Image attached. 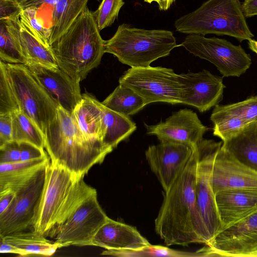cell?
Segmentation results:
<instances>
[{"instance_id":"6da1fadb","label":"cell","mask_w":257,"mask_h":257,"mask_svg":"<svg viewBox=\"0 0 257 257\" xmlns=\"http://www.w3.org/2000/svg\"><path fill=\"white\" fill-rule=\"evenodd\" d=\"M198 161L196 146L184 170L165 192L155 226L156 233L167 245H206L211 240L196 196Z\"/></svg>"},{"instance_id":"7a4b0ae2","label":"cell","mask_w":257,"mask_h":257,"mask_svg":"<svg viewBox=\"0 0 257 257\" xmlns=\"http://www.w3.org/2000/svg\"><path fill=\"white\" fill-rule=\"evenodd\" d=\"M44 137L51 162L79 177L84 178L92 166L101 164L110 153L101 141L86 138L72 114L60 106Z\"/></svg>"},{"instance_id":"3957f363","label":"cell","mask_w":257,"mask_h":257,"mask_svg":"<svg viewBox=\"0 0 257 257\" xmlns=\"http://www.w3.org/2000/svg\"><path fill=\"white\" fill-rule=\"evenodd\" d=\"M104 43L93 12L86 6L51 49L58 67L80 82L100 64Z\"/></svg>"},{"instance_id":"277c9868","label":"cell","mask_w":257,"mask_h":257,"mask_svg":"<svg viewBox=\"0 0 257 257\" xmlns=\"http://www.w3.org/2000/svg\"><path fill=\"white\" fill-rule=\"evenodd\" d=\"M178 46L170 31L137 28L123 23L110 39L105 41L104 50L122 64L141 67L169 55Z\"/></svg>"},{"instance_id":"5b68a950","label":"cell","mask_w":257,"mask_h":257,"mask_svg":"<svg viewBox=\"0 0 257 257\" xmlns=\"http://www.w3.org/2000/svg\"><path fill=\"white\" fill-rule=\"evenodd\" d=\"M174 26L177 31L183 34L227 35L239 42L254 37L239 0H208L177 19Z\"/></svg>"},{"instance_id":"8992f818","label":"cell","mask_w":257,"mask_h":257,"mask_svg":"<svg viewBox=\"0 0 257 257\" xmlns=\"http://www.w3.org/2000/svg\"><path fill=\"white\" fill-rule=\"evenodd\" d=\"M9 82L19 109L44 135L55 117L58 105L25 64L6 63Z\"/></svg>"},{"instance_id":"52a82bcc","label":"cell","mask_w":257,"mask_h":257,"mask_svg":"<svg viewBox=\"0 0 257 257\" xmlns=\"http://www.w3.org/2000/svg\"><path fill=\"white\" fill-rule=\"evenodd\" d=\"M141 97L146 105L157 102L181 103L183 85L180 75L161 66L131 67L119 79Z\"/></svg>"},{"instance_id":"ba28073f","label":"cell","mask_w":257,"mask_h":257,"mask_svg":"<svg viewBox=\"0 0 257 257\" xmlns=\"http://www.w3.org/2000/svg\"><path fill=\"white\" fill-rule=\"evenodd\" d=\"M49 163L15 190L11 204L0 214V236L34 230Z\"/></svg>"},{"instance_id":"9c48e42d","label":"cell","mask_w":257,"mask_h":257,"mask_svg":"<svg viewBox=\"0 0 257 257\" xmlns=\"http://www.w3.org/2000/svg\"><path fill=\"white\" fill-rule=\"evenodd\" d=\"M178 46L214 64L223 77H239L251 64L250 56L242 47L223 39L189 34Z\"/></svg>"},{"instance_id":"30bf717a","label":"cell","mask_w":257,"mask_h":257,"mask_svg":"<svg viewBox=\"0 0 257 257\" xmlns=\"http://www.w3.org/2000/svg\"><path fill=\"white\" fill-rule=\"evenodd\" d=\"M79 177L67 169L49 163L46 183L34 230L49 236L72 194Z\"/></svg>"},{"instance_id":"8fae6325","label":"cell","mask_w":257,"mask_h":257,"mask_svg":"<svg viewBox=\"0 0 257 257\" xmlns=\"http://www.w3.org/2000/svg\"><path fill=\"white\" fill-rule=\"evenodd\" d=\"M108 218L99 204L96 192L84 199L50 237L65 246L92 245L95 235Z\"/></svg>"},{"instance_id":"7c38bea8","label":"cell","mask_w":257,"mask_h":257,"mask_svg":"<svg viewBox=\"0 0 257 257\" xmlns=\"http://www.w3.org/2000/svg\"><path fill=\"white\" fill-rule=\"evenodd\" d=\"M222 144L221 142L203 139L197 145L198 161L195 179L196 196L211 240L221 228L212 188V173L215 155Z\"/></svg>"},{"instance_id":"4fadbf2b","label":"cell","mask_w":257,"mask_h":257,"mask_svg":"<svg viewBox=\"0 0 257 257\" xmlns=\"http://www.w3.org/2000/svg\"><path fill=\"white\" fill-rule=\"evenodd\" d=\"M212 256L257 257V209L206 244Z\"/></svg>"},{"instance_id":"5bb4252c","label":"cell","mask_w":257,"mask_h":257,"mask_svg":"<svg viewBox=\"0 0 257 257\" xmlns=\"http://www.w3.org/2000/svg\"><path fill=\"white\" fill-rule=\"evenodd\" d=\"M194 148L182 143L161 141L152 145L145 156L152 171L167 191L189 161Z\"/></svg>"},{"instance_id":"9a60e30c","label":"cell","mask_w":257,"mask_h":257,"mask_svg":"<svg viewBox=\"0 0 257 257\" xmlns=\"http://www.w3.org/2000/svg\"><path fill=\"white\" fill-rule=\"evenodd\" d=\"M144 124L147 134L156 136L160 142L182 143L193 148L203 139L208 130L197 113L188 108L173 112L164 121L154 125Z\"/></svg>"},{"instance_id":"2e32d148","label":"cell","mask_w":257,"mask_h":257,"mask_svg":"<svg viewBox=\"0 0 257 257\" xmlns=\"http://www.w3.org/2000/svg\"><path fill=\"white\" fill-rule=\"evenodd\" d=\"M183 90L181 103L196 107L200 112L208 110L222 99V77L203 69L197 73L180 74Z\"/></svg>"},{"instance_id":"e0dca14e","label":"cell","mask_w":257,"mask_h":257,"mask_svg":"<svg viewBox=\"0 0 257 257\" xmlns=\"http://www.w3.org/2000/svg\"><path fill=\"white\" fill-rule=\"evenodd\" d=\"M31 73L59 106L70 114L82 99L79 82L59 67L40 64L27 65Z\"/></svg>"},{"instance_id":"ac0fdd59","label":"cell","mask_w":257,"mask_h":257,"mask_svg":"<svg viewBox=\"0 0 257 257\" xmlns=\"http://www.w3.org/2000/svg\"><path fill=\"white\" fill-rule=\"evenodd\" d=\"M212 184L214 194L227 189H257V171L240 162L221 146L214 160Z\"/></svg>"},{"instance_id":"d6986e66","label":"cell","mask_w":257,"mask_h":257,"mask_svg":"<svg viewBox=\"0 0 257 257\" xmlns=\"http://www.w3.org/2000/svg\"><path fill=\"white\" fill-rule=\"evenodd\" d=\"M215 200L222 230L257 209V189L222 190L215 194Z\"/></svg>"},{"instance_id":"ffe728a7","label":"cell","mask_w":257,"mask_h":257,"mask_svg":"<svg viewBox=\"0 0 257 257\" xmlns=\"http://www.w3.org/2000/svg\"><path fill=\"white\" fill-rule=\"evenodd\" d=\"M136 227L110 218L99 228L92 245L106 249H138L150 245Z\"/></svg>"},{"instance_id":"44dd1931","label":"cell","mask_w":257,"mask_h":257,"mask_svg":"<svg viewBox=\"0 0 257 257\" xmlns=\"http://www.w3.org/2000/svg\"><path fill=\"white\" fill-rule=\"evenodd\" d=\"M2 21L5 22L8 30L20 44L27 60V65L35 64L58 67L51 47L43 44L30 32L20 20V15Z\"/></svg>"},{"instance_id":"7402d4cb","label":"cell","mask_w":257,"mask_h":257,"mask_svg":"<svg viewBox=\"0 0 257 257\" xmlns=\"http://www.w3.org/2000/svg\"><path fill=\"white\" fill-rule=\"evenodd\" d=\"M72 115L86 138L101 142L103 116L101 102L89 93L82 94V99L75 108Z\"/></svg>"},{"instance_id":"603a6c76","label":"cell","mask_w":257,"mask_h":257,"mask_svg":"<svg viewBox=\"0 0 257 257\" xmlns=\"http://www.w3.org/2000/svg\"><path fill=\"white\" fill-rule=\"evenodd\" d=\"M222 147L240 162L257 171V121L250 123L223 142Z\"/></svg>"},{"instance_id":"cb8c5ba5","label":"cell","mask_w":257,"mask_h":257,"mask_svg":"<svg viewBox=\"0 0 257 257\" xmlns=\"http://www.w3.org/2000/svg\"><path fill=\"white\" fill-rule=\"evenodd\" d=\"M0 239L20 249L23 256H51L58 248L65 247L62 243L47 239L34 230L0 236Z\"/></svg>"},{"instance_id":"d4e9b609","label":"cell","mask_w":257,"mask_h":257,"mask_svg":"<svg viewBox=\"0 0 257 257\" xmlns=\"http://www.w3.org/2000/svg\"><path fill=\"white\" fill-rule=\"evenodd\" d=\"M103 116L102 125V143L110 152L122 141L127 138L137 128L130 117L113 111L102 103Z\"/></svg>"},{"instance_id":"484cf974","label":"cell","mask_w":257,"mask_h":257,"mask_svg":"<svg viewBox=\"0 0 257 257\" xmlns=\"http://www.w3.org/2000/svg\"><path fill=\"white\" fill-rule=\"evenodd\" d=\"M48 156L27 161L0 164V192L15 191L50 162Z\"/></svg>"},{"instance_id":"4316f807","label":"cell","mask_w":257,"mask_h":257,"mask_svg":"<svg viewBox=\"0 0 257 257\" xmlns=\"http://www.w3.org/2000/svg\"><path fill=\"white\" fill-rule=\"evenodd\" d=\"M88 0H58L53 8L49 29V44L56 41L87 6Z\"/></svg>"},{"instance_id":"83f0119b","label":"cell","mask_w":257,"mask_h":257,"mask_svg":"<svg viewBox=\"0 0 257 257\" xmlns=\"http://www.w3.org/2000/svg\"><path fill=\"white\" fill-rule=\"evenodd\" d=\"M101 103L109 109L128 117L146 105L143 98L132 89L120 84Z\"/></svg>"},{"instance_id":"f1b7e54d","label":"cell","mask_w":257,"mask_h":257,"mask_svg":"<svg viewBox=\"0 0 257 257\" xmlns=\"http://www.w3.org/2000/svg\"><path fill=\"white\" fill-rule=\"evenodd\" d=\"M11 113L12 140L28 142L44 149V135L35 123L20 109Z\"/></svg>"},{"instance_id":"f546056e","label":"cell","mask_w":257,"mask_h":257,"mask_svg":"<svg viewBox=\"0 0 257 257\" xmlns=\"http://www.w3.org/2000/svg\"><path fill=\"white\" fill-rule=\"evenodd\" d=\"M210 120L213 124V134L224 142L236 134L247 125V121L233 114L214 108Z\"/></svg>"},{"instance_id":"4dcf8cb0","label":"cell","mask_w":257,"mask_h":257,"mask_svg":"<svg viewBox=\"0 0 257 257\" xmlns=\"http://www.w3.org/2000/svg\"><path fill=\"white\" fill-rule=\"evenodd\" d=\"M101 254L119 257L203 256L202 254L198 250L195 252L181 251L161 245H153L151 244L138 249L114 250L105 249L101 252Z\"/></svg>"},{"instance_id":"1f68e13d","label":"cell","mask_w":257,"mask_h":257,"mask_svg":"<svg viewBox=\"0 0 257 257\" xmlns=\"http://www.w3.org/2000/svg\"><path fill=\"white\" fill-rule=\"evenodd\" d=\"M0 58L6 63L28 64L20 44L2 20H0Z\"/></svg>"},{"instance_id":"d6a6232c","label":"cell","mask_w":257,"mask_h":257,"mask_svg":"<svg viewBox=\"0 0 257 257\" xmlns=\"http://www.w3.org/2000/svg\"><path fill=\"white\" fill-rule=\"evenodd\" d=\"M217 109L233 114L249 123L257 121V95L227 105H217Z\"/></svg>"},{"instance_id":"836d02e7","label":"cell","mask_w":257,"mask_h":257,"mask_svg":"<svg viewBox=\"0 0 257 257\" xmlns=\"http://www.w3.org/2000/svg\"><path fill=\"white\" fill-rule=\"evenodd\" d=\"M124 4L123 0H102L98 9L93 12L100 31L113 24Z\"/></svg>"},{"instance_id":"e575fe53","label":"cell","mask_w":257,"mask_h":257,"mask_svg":"<svg viewBox=\"0 0 257 257\" xmlns=\"http://www.w3.org/2000/svg\"><path fill=\"white\" fill-rule=\"evenodd\" d=\"M19 107L11 88L6 63L0 61V114L12 113Z\"/></svg>"},{"instance_id":"d590c367","label":"cell","mask_w":257,"mask_h":257,"mask_svg":"<svg viewBox=\"0 0 257 257\" xmlns=\"http://www.w3.org/2000/svg\"><path fill=\"white\" fill-rule=\"evenodd\" d=\"M37 12L30 8L22 10L20 15V19L40 42L46 46L51 47L49 44V33L42 22L37 18Z\"/></svg>"},{"instance_id":"8d00e7d4","label":"cell","mask_w":257,"mask_h":257,"mask_svg":"<svg viewBox=\"0 0 257 257\" xmlns=\"http://www.w3.org/2000/svg\"><path fill=\"white\" fill-rule=\"evenodd\" d=\"M21 161V149L19 142L12 140L0 146V164Z\"/></svg>"},{"instance_id":"74e56055","label":"cell","mask_w":257,"mask_h":257,"mask_svg":"<svg viewBox=\"0 0 257 257\" xmlns=\"http://www.w3.org/2000/svg\"><path fill=\"white\" fill-rule=\"evenodd\" d=\"M21 149V161H27L48 156L44 149L31 143L19 142Z\"/></svg>"},{"instance_id":"f35d334b","label":"cell","mask_w":257,"mask_h":257,"mask_svg":"<svg viewBox=\"0 0 257 257\" xmlns=\"http://www.w3.org/2000/svg\"><path fill=\"white\" fill-rule=\"evenodd\" d=\"M12 140L11 113L0 114V146Z\"/></svg>"},{"instance_id":"ab89813d","label":"cell","mask_w":257,"mask_h":257,"mask_svg":"<svg viewBox=\"0 0 257 257\" xmlns=\"http://www.w3.org/2000/svg\"><path fill=\"white\" fill-rule=\"evenodd\" d=\"M22 9L19 3L11 0H0V20L20 15Z\"/></svg>"},{"instance_id":"60d3db41","label":"cell","mask_w":257,"mask_h":257,"mask_svg":"<svg viewBox=\"0 0 257 257\" xmlns=\"http://www.w3.org/2000/svg\"><path fill=\"white\" fill-rule=\"evenodd\" d=\"M57 1L58 0H23L19 4L22 10L30 8L38 11L44 5H49L53 8Z\"/></svg>"},{"instance_id":"b9f144b4","label":"cell","mask_w":257,"mask_h":257,"mask_svg":"<svg viewBox=\"0 0 257 257\" xmlns=\"http://www.w3.org/2000/svg\"><path fill=\"white\" fill-rule=\"evenodd\" d=\"M15 194V191L10 189L0 192V214L8 208L14 198Z\"/></svg>"},{"instance_id":"7bdbcfd3","label":"cell","mask_w":257,"mask_h":257,"mask_svg":"<svg viewBox=\"0 0 257 257\" xmlns=\"http://www.w3.org/2000/svg\"><path fill=\"white\" fill-rule=\"evenodd\" d=\"M241 7L245 18L257 15V0H244Z\"/></svg>"},{"instance_id":"ee69618b","label":"cell","mask_w":257,"mask_h":257,"mask_svg":"<svg viewBox=\"0 0 257 257\" xmlns=\"http://www.w3.org/2000/svg\"><path fill=\"white\" fill-rule=\"evenodd\" d=\"M0 253H13L23 256L22 251L16 247L6 242L2 239H0Z\"/></svg>"},{"instance_id":"f6af8a7d","label":"cell","mask_w":257,"mask_h":257,"mask_svg":"<svg viewBox=\"0 0 257 257\" xmlns=\"http://www.w3.org/2000/svg\"><path fill=\"white\" fill-rule=\"evenodd\" d=\"M249 48L257 54V40L250 39L248 40Z\"/></svg>"},{"instance_id":"bcb514c9","label":"cell","mask_w":257,"mask_h":257,"mask_svg":"<svg viewBox=\"0 0 257 257\" xmlns=\"http://www.w3.org/2000/svg\"><path fill=\"white\" fill-rule=\"evenodd\" d=\"M176 0H159V4L162 5L168 6L173 4Z\"/></svg>"},{"instance_id":"7dc6e473","label":"cell","mask_w":257,"mask_h":257,"mask_svg":"<svg viewBox=\"0 0 257 257\" xmlns=\"http://www.w3.org/2000/svg\"><path fill=\"white\" fill-rule=\"evenodd\" d=\"M144 2L151 4L153 2H156L157 4L159 2V0H144Z\"/></svg>"},{"instance_id":"c3c4849f","label":"cell","mask_w":257,"mask_h":257,"mask_svg":"<svg viewBox=\"0 0 257 257\" xmlns=\"http://www.w3.org/2000/svg\"><path fill=\"white\" fill-rule=\"evenodd\" d=\"M11 1H16V2H17L18 3H20L21 1H22L23 0H11Z\"/></svg>"}]
</instances>
